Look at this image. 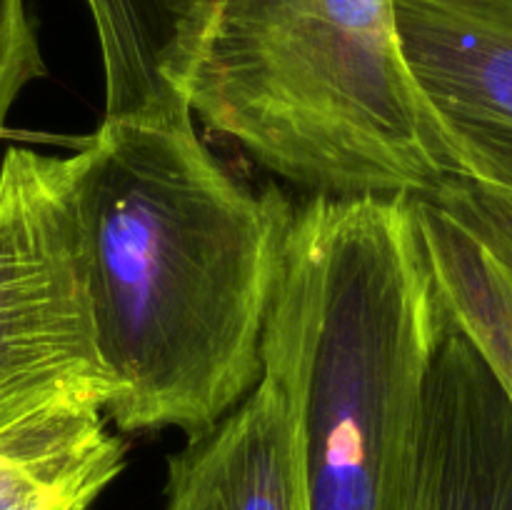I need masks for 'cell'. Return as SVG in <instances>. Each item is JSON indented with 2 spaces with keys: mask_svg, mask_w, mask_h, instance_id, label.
<instances>
[{
  "mask_svg": "<svg viewBox=\"0 0 512 510\" xmlns=\"http://www.w3.org/2000/svg\"><path fill=\"white\" fill-rule=\"evenodd\" d=\"M90 308L120 433H208L263 378V330L295 205L253 190L188 108L103 118L70 155Z\"/></svg>",
  "mask_w": 512,
  "mask_h": 510,
  "instance_id": "6da1fadb",
  "label": "cell"
},
{
  "mask_svg": "<svg viewBox=\"0 0 512 510\" xmlns=\"http://www.w3.org/2000/svg\"><path fill=\"white\" fill-rule=\"evenodd\" d=\"M443 320L408 198L295 208L263 330L305 510H410L415 425Z\"/></svg>",
  "mask_w": 512,
  "mask_h": 510,
  "instance_id": "7a4b0ae2",
  "label": "cell"
},
{
  "mask_svg": "<svg viewBox=\"0 0 512 510\" xmlns=\"http://www.w3.org/2000/svg\"><path fill=\"white\" fill-rule=\"evenodd\" d=\"M183 98L290 183L330 198H410L450 175L393 0H213Z\"/></svg>",
  "mask_w": 512,
  "mask_h": 510,
  "instance_id": "3957f363",
  "label": "cell"
},
{
  "mask_svg": "<svg viewBox=\"0 0 512 510\" xmlns=\"http://www.w3.org/2000/svg\"><path fill=\"white\" fill-rule=\"evenodd\" d=\"M113 395L70 158L13 145L0 163V433L68 405L105 410Z\"/></svg>",
  "mask_w": 512,
  "mask_h": 510,
  "instance_id": "277c9868",
  "label": "cell"
},
{
  "mask_svg": "<svg viewBox=\"0 0 512 510\" xmlns=\"http://www.w3.org/2000/svg\"><path fill=\"white\" fill-rule=\"evenodd\" d=\"M410 510H512V403L445 308L415 425Z\"/></svg>",
  "mask_w": 512,
  "mask_h": 510,
  "instance_id": "5b68a950",
  "label": "cell"
},
{
  "mask_svg": "<svg viewBox=\"0 0 512 510\" xmlns=\"http://www.w3.org/2000/svg\"><path fill=\"white\" fill-rule=\"evenodd\" d=\"M408 203L440 303L512 403V193L445 175Z\"/></svg>",
  "mask_w": 512,
  "mask_h": 510,
  "instance_id": "8992f818",
  "label": "cell"
},
{
  "mask_svg": "<svg viewBox=\"0 0 512 510\" xmlns=\"http://www.w3.org/2000/svg\"><path fill=\"white\" fill-rule=\"evenodd\" d=\"M393 5L405 65L435 125H512V0Z\"/></svg>",
  "mask_w": 512,
  "mask_h": 510,
  "instance_id": "52a82bcc",
  "label": "cell"
},
{
  "mask_svg": "<svg viewBox=\"0 0 512 510\" xmlns=\"http://www.w3.org/2000/svg\"><path fill=\"white\" fill-rule=\"evenodd\" d=\"M163 510H305L270 380L168 460Z\"/></svg>",
  "mask_w": 512,
  "mask_h": 510,
  "instance_id": "ba28073f",
  "label": "cell"
},
{
  "mask_svg": "<svg viewBox=\"0 0 512 510\" xmlns=\"http://www.w3.org/2000/svg\"><path fill=\"white\" fill-rule=\"evenodd\" d=\"M105 410L68 405L0 433V510H95L125 468Z\"/></svg>",
  "mask_w": 512,
  "mask_h": 510,
  "instance_id": "9c48e42d",
  "label": "cell"
},
{
  "mask_svg": "<svg viewBox=\"0 0 512 510\" xmlns=\"http://www.w3.org/2000/svg\"><path fill=\"white\" fill-rule=\"evenodd\" d=\"M85 5L103 58L105 118L188 108L180 85L213 0H85Z\"/></svg>",
  "mask_w": 512,
  "mask_h": 510,
  "instance_id": "30bf717a",
  "label": "cell"
},
{
  "mask_svg": "<svg viewBox=\"0 0 512 510\" xmlns=\"http://www.w3.org/2000/svg\"><path fill=\"white\" fill-rule=\"evenodd\" d=\"M43 75L45 63L25 0H0V140L15 100Z\"/></svg>",
  "mask_w": 512,
  "mask_h": 510,
  "instance_id": "8fae6325",
  "label": "cell"
}]
</instances>
